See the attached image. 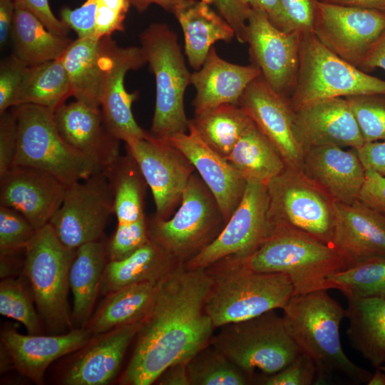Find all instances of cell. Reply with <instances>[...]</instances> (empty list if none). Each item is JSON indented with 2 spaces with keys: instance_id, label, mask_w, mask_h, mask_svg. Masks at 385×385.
Here are the masks:
<instances>
[{
  "instance_id": "6da1fadb",
  "label": "cell",
  "mask_w": 385,
  "mask_h": 385,
  "mask_svg": "<svg viewBox=\"0 0 385 385\" xmlns=\"http://www.w3.org/2000/svg\"><path fill=\"white\" fill-rule=\"evenodd\" d=\"M211 282L205 269L183 264L158 282L120 384H151L168 366L188 363L211 344L215 327L205 309Z\"/></svg>"
},
{
  "instance_id": "7a4b0ae2",
  "label": "cell",
  "mask_w": 385,
  "mask_h": 385,
  "mask_svg": "<svg viewBox=\"0 0 385 385\" xmlns=\"http://www.w3.org/2000/svg\"><path fill=\"white\" fill-rule=\"evenodd\" d=\"M282 309L289 334L317 369L318 384L334 376L368 384L373 373L351 361L342 349L339 325L345 309L327 289L293 295Z\"/></svg>"
},
{
  "instance_id": "3957f363",
  "label": "cell",
  "mask_w": 385,
  "mask_h": 385,
  "mask_svg": "<svg viewBox=\"0 0 385 385\" xmlns=\"http://www.w3.org/2000/svg\"><path fill=\"white\" fill-rule=\"evenodd\" d=\"M205 270L212 282L205 309L215 328L283 309L294 295L287 275L255 271L242 258L225 257Z\"/></svg>"
},
{
  "instance_id": "277c9868",
  "label": "cell",
  "mask_w": 385,
  "mask_h": 385,
  "mask_svg": "<svg viewBox=\"0 0 385 385\" xmlns=\"http://www.w3.org/2000/svg\"><path fill=\"white\" fill-rule=\"evenodd\" d=\"M243 260L255 271L287 275L294 295L326 289L328 277L346 269L343 257L331 245L289 227L277 229Z\"/></svg>"
},
{
  "instance_id": "5b68a950",
  "label": "cell",
  "mask_w": 385,
  "mask_h": 385,
  "mask_svg": "<svg viewBox=\"0 0 385 385\" xmlns=\"http://www.w3.org/2000/svg\"><path fill=\"white\" fill-rule=\"evenodd\" d=\"M141 48L155 76V105L150 133L168 140L188 131L190 120L184 108V94L191 83L178 36L167 24L154 23L140 34Z\"/></svg>"
},
{
  "instance_id": "8992f818",
  "label": "cell",
  "mask_w": 385,
  "mask_h": 385,
  "mask_svg": "<svg viewBox=\"0 0 385 385\" xmlns=\"http://www.w3.org/2000/svg\"><path fill=\"white\" fill-rule=\"evenodd\" d=\"M13 108L18 125L14 165L46 171L66 185L103 170L62 138L55 124L53 110L34 104Z\"/></svg>"
},
{
  "instance_id": "52a82bcc",
  "label": "cell",
  "mask_w": 385,
  "mask_h": 385,
  "mask_svg": "<svg viewBox=\"0 0 385 385\" xmlns=\"http://www.w3.org/2000/svg\"><path fill=\"white\" fill-rule=\"evenodd\" d=\"M24 271L41 319L53 333L72 327L68 292L76 250L58 239L50 223L36 230L24 249Z\"/></svg>"
},
{
  "instance_id": "ba28073f",
  "label": "cell",
  "mask_w": 385,
  "mask_h": 385,
  "mask_svg": "<svg viewBox=\"0 0 385 385\" xmlns=\"http://www.w3.org/2000/svg\"><path fill=\"white\" fill-rule=\"evenodd\" d=\"M221 327L211 344L252 380L255 370L274 374L301 353L274 310Z\"/></svg>"
},
{
  "instance_id": "9c48e42d",
  "label": "cell",
  "mask_w": 385,
  "mask_h": 385,
  "mask_svg": "<svg viewBox=\"0 0 385 385\" xmlns=\"http://www.w3.org/2000/svg\"><path fill=\"white\" fill-rule=\"evenodd\" d=\"M180 204L172 217L148 220V231L150 240L184 265L218 236L226 222L215 198L195 173Z\"/></svg>"
},
{
  "instance_id": "30bf717a",
  "label": "cell",
  "mask_w": 385,
  "mask_h": 385,
  "mask_svg": "<svg viewBox=\"0 0 385 385\" xmlns=\"http://www.w3.org/2000/svg\"><path fill=\"white\" fill-rule=\"evenodd\" d=\"M366 94L385 95V81L339 57L313 32L302 34L297 83L289 99L294 111L317 101Z\"/></svg>"
},
{
  "instance_id": "8fae6325",
  "label": "cell",
  "mask_w": 385,
  "mask_h": 385,
  "mask_svg": "<svg viewBox=\"0 0 385 385\" xmlns=\"http://www.w3.org/2000/svg\"><path fill=\"white\" fill-rule=\"evenodd\" d=\"M269 215L276 229L289 227L331 245L334 200L302 170L286 166L267 184Z\"/></svg>"
},
{
  "instance_id": "7c38bea8",
  "label": "cell",
  "mask_w": 385,
  "mask_h": 385,
  "mask_svg": "<svg viewBox=\"0 0 385 385\" xmlns=\"http://www.w3.org/2000/svg\"><path fill=\"white\" fill-rule=\"evenodd\" d=\"M276 230L269 215L266 185L248 180L241 201L221 232L184 266L189 270L205 269L225 257L246 258Z\"/></svg>"
},
{
  "instance_id": "4fadbf2b",
  "label": "cell",
  "mask_w": 385,
  "mask_h": 385,
  "mask_svg": "<svg viewBox=\"0 0 385 385\" xmlns=\"http://www.w3.org/2000/svg\"><path fill=\"white\" fill-rule=\"evenodd\" d=\"M111 214L113 195L104 170L67 185L63 202L49 223L66 247L99 240Z\"/></svg>"
},
{
  "instance_id": "5bb4252c",
  "label": "cell",
  "mask_w": 385,
  "mask_h": 385,
  "mask_svg": "<svg viewBox=\"0 0 385 385\" xmlns=\"http://www.w3.org/2000/svg\"><path fill=\"white\" fill-rule=\"evenodd\" d=\"M302 34L284 32L274 26L267 14L252 9L245 30L252 64L257 67L276 93L289 99L297 86Z\"/></svg>"
},
{
  "instance_id": "9a60e30c",
  "label": "cell",
  "mask_w": 385,
  "mask_h": 385,
  "mask_svg": "<svg viewBox=\"0 0 385 385\" xmlns=\"http://www.w3.org/2000/svg\"><path fill=\"white\" fill-rule=\"evenodd\" d=\"M384 31L385 11L318 2L313 34L329 50L359 69Z\"/></svg>"
},
{
  "instance_id": "2e32d148",
  "label": "cell",
  "mask_w": 385,
  "mask_h": 385,
  "mask_svg": "<svg viewBox=\"0 0 385 385\" xmlns=\"http://www.w3.org/2000/svg\"><path fill=\"white\" fill-rule=\"evenodd\" d=\"M103 38L101 56L102 84L100 108L109 132L127 143L146 137L149 133L136 122L132 113L137 93H128L124 85L125 74L147 63L143 48L120 47L111 36Z\"/></svg>"
},
{
  "instance_id": "e0dca14e",
  "label": "cell",
  "mask_w": 385,
  "mask_h": 385,
  "mask_svg": "<svg viewBox=\"0 0 385 385\" xmlns=\"http://www.w3.org/2000/svg\"><path fill=\"white\" fill-rule=\"evenodd\" d=\"M125 145L151 190L155 217L169 218L180 203L183 190L195 173L194 166L169 140L155 138L150 133Z\"/></svg>"
},
{
  "instance_id": "ac0fdd59",
  "label": "cell",
  "mask_w": 385,
  "mask_h": 385,
  "mask_svg": "<svg viewBox=\"0 0 385 385\" xmlns=\"http://www.w3.org/2000/svg\"><path fill=\"white\" fill-rule=\"evenodd\" d=\"M239 106L274 145L286 165L303 171L306 150L289 99L272 90L260 75L247 87Z\"/></svg>"
},
{
  "instance_id": "d6986e66",
  "label": "cell",
  "mask_w": 385,
  "mask_h": 385,
  "mask_svg": "<svg viewBox=\"0 0 385 385\" xmlns=\"http://www.w3.org/2000/svg\"><path fill=\"white\" fill-rule=\"evenodd\" d=\"M66 187L46 171L14 165L0 177V205L17 210L38 230L58 210Z\"/></svg>"
},
{
  "instance_id": "ffe728a7",
  "label": "cell",
  "mask_w": 385,
  "mask_h": 385,
  "mask_svg": "<svg viewBox=\"0 0 385 385\" xmlns=\"http://www.w3.org/2000/svg\"><path fill=\"white\" fill-rule=\"evenodd\" d=\"M331 245L343 257L346 269L364 261L385 257V215L359 201L334 202Z\"/></svg>"
},
{
  "instance_id": "44dd1931",
  "label": "cell",
  "mask_w": 385,
  "mask_h": 385,
  "mask_svg": "<svg viewBox=\"0 0 385 385\" xmlns=\"http://www.w3.org/2000/svg\"><path fill=\"white\" fill-rule=\"evenodd\" d=\"M189 160L215 198L225 222L237 207L247 180L228 160L209 147L189 124L168 140Z\"/></svg>"
},
{
  "instance_id": "7402d4cb",
  "label": "cell",
  "mask_w": 385,
  "mask_h": 385,
  "mask_svg": "<svg viewBox=\"0 0 385 385\" xmlns=\"http://www.w3.org/2000/svg\"><path fill=\"white\" fill-rule=\"evenodd\" d=\"M294 111L297 131L306 151L322 145L357 148L364 143L356 118L345 98L314 101Z\"/></svg>"
},
{
  "instance_id": "603a6c76",
  "label": "cell",
  "mask_w": 385,
  "mask_h": 385,
  "mask_svg": "<svg viewBox=\"0 0 385 385\" xmlns=\"http://www.w3.org/2000/svg\"><path fill=\"white\" fill-rule=\"evenodd\" d=\"M53 115L62 138L103 170L120 156V140L108 130L101 108L75 101L61 105Z\"/></svg>"
},
{
  "instance_id": "cb8c5ba5",
  "label": "cell",
  "mask_w": 385,
  "mask_h": 385,
  "mask_svg": "<svg viewBox=\"0 0 385 385\" xmlns=\"http://www.w3.org/2000/svg\"><path fill=\"white\" fill-rule=\"evenodd\" d=\"M92 334L85 328L67 333L44 336L24 335L14 330L1 334L3 346L14 367L22 374L40 384L47 367L57 359L87 345Z\"/></svg>"
},
{
  "instance_id": "d4e9b609",
  "label": "cell",
  "mask_w": 385,
  "mask_h": 385,
  "mask_svg": "<svg viewBox=\"0 0 385 385\" xmlns=\"http://www.w3.org/2000/svg\"><path fill=\"white\" fill-rule=\"evenodd\" d=\"M303 172L335 202L353 203L358 200L365 168L355 148L348 150L336 145L309 148Z\"/></svg>"
},
{
  "instance_id": "484cf974",
  "label": "cell",
  "mask_w": 385,
  "mask_h": 385,
  "mask_svg": "<svg viewBox=\"0 0 385 385\" xmlns=\"http://www.w3.org/2000/svg\"><path fill=\"white\" fill-rule=\"evenodd\" d=\"M261 75L255 66H241L220 57L212 46L202 67L191 75L196 90L192 102L195 113L222 104L239 106L250 83Z\"/></svg>"
},
{
  "instance_id": "4316f807",
  "label": "cell",
  "mask_w": 385,
  "mask_h": 385,
  "mask_svg": "<svg viewBox=\"0 0 385 385\" xmlns=\"http://www.w3.org/2000/svg\"><path fill=\"white\" fill-rule=\"evenodd\" d=\"M140 321L106 333L80 356L66 373V385H105L116 376L125 352L136 337Z\"/></svg>"
},
{
  "instance_id": "83f0119b",
  "label": "cell",
  "mask_w": 385,
  "mask_h": 385,
  "mask_svg": "<svg viewBox=\"0 0 385 385\" xmlns=\"http://www.w3.org/2000/svg\"><path fill=\"white\" fill-rule=\"evenodd\" d=\"M181 264L150 239L128 257L106 263L100 292L107 295L132 284L145 282H158Z\"/></svg>"
},
{
  "instance_id": "f1b7e54d",
  "label": "cell",
  "mask_w": 385,
  "mask_h": 385,
  "mask_svg": "<svg viewBox=\"0 0 385 385\" xmlns=\"http://www.w3.org/2000/svg\"><path fill=\"white\" fill-rule=\"evenodd\" d=\"M210 5L196 0L174 14L183 32L188 63L196 71L202 67L216 41L230 42L235 36L229 23Z\"/></svg>"
},
{
  "instance_id": "f546056e",
  "label": "cell",
  "mask_w": 385,
  "mask_h": 385,
  "mask_svg": "<svg viewBox=\"0 0 385 385\" xmlns=\"http://www.w3.org/2000/svg\"><path fill=\"white\" fill-rule=\"evenodd\" d=\"M345 317L351 346L373 367L385 364V299L378 297L349 298Z\"/></svg>"
},
{
  "instance_id": "4dcf8cb0",
  "label": "cell",
  "mask_w": 385,
  "mask_h": 385,
  "mask_svg": "<svg viewBox=\"0 0 385 385\" xmlns=\"http://www.w3.org/2000/svg\"><path fill=\"white\" fill-rule=\"evenodd\" d=\"M106 265L105 246L100 240L76 249L69 272V285L73 295L71 320L76 328H84L88 323Z\"/></svg>"
},
{
  "instance_id": "1f68e13d",
  "label": "cell",
  "mask_w": 385,
  "mask_h": 385,
  "mask_svg": "<svg viewBox=\"0 0 385 385\" xmlns=\"http://www.w3.org/2000/svg\"><path fill=\"white\" fill-rule=\"evenodd\" d=\"M103 38H77L61 57L76 101L100 108Z\"/></svg>"
},
{
  "instance_id": "d6a6232c",
  "label": "cell",
  "mask_w": 385,
  "mask_h": 385,
  "mask_svg": "<svg viewBox=\"0 0 385 385\" xmlns=\"http://www.w3.org/2000/svg\"><path fill=\"white\" fill-rule=\"evenodd\" d=\"M14 3V54L29 66L61 58L73 40L50 31L27 8Z\"/></svg>"
},
{
  "instance_id": "836d02e7",
  "label": "cell",
  "mask_w": 385,
  "mask_h": 385,
  "mask_svg": "<svg viewBox=\"0 0 385 385\" xmlns=\"http://www.w3.org/2000/svg\"><path fill=\"white\" fill-rule=\"evenodd\" d=\"M227 159L247 181L265 185L287 166L279 151L252 118Z\"/></svg>"
},
{
  "instance_id": "e575fe53",
  "label": "cell",
  "mask_w": 385,
  "mask_h": 385,
  "mask_svg": "<svg viewBox=\"0 0 385 385\" xmlns=\"http://www.w3.org/2000/svg\"><path fill=\"white\" fill-rule=\"evenodd\" d=\"M158 282H145L119 289L108 294L88 324L92 335H100L142 319L147 313Z\"/></svg>"
},
{
  "instance_id": "d590c367",
  "label": "cell",
  "mask_w": 385,
  "mask_h": 385,
  "mask_svg": "<svg viewBox=\"0 0 385 385\" xmlns=\"http://www.w3.org/2000/svg\"><path fill=\"white\" fill-rule=\"evenodd\" d=\"M103 170L113 195V214L118 223L134 222L145 216L144 198L148 185L133 157L127 153Z\"/></svg>"
},
{
  "instance_id": "8d00e7d4",
  "label": "cell",
  "mask_w": 385,
  "mask_h": 385,
  "mask_svg": "<svg viewBox=\"0 0 385 385\" xmlns=\"http://www.w3.org/2000/svg\"><path fill=\"white\" fill-rule=\"evenodd\" d=\"M250 120L240 106L222 104L195 113L190 124L209 147L227 158Z\"/></svg>"
},
{
  "instance_id": "74e56055",
  "label": "cell",
  "mask_w": 385,
  "mask_h": 385,
  "mask_svg": "<svg viewBox=\"0 0 385 385\" xmlns=\"http://www.w3.org/2000/svg\"><path fill=\"white\" fill-rule=\"evenodd\" d=\"M69 96L71 91L68 76L59 58L28 67L16 106L34 104L54 111Z\"/></svg>"
},
{
  "instance_id": "f35d334b",
  "label": "cell",
  "mask_w": 385,
  "mask_h": 385,
  "mask_svg": "<svg viewBox=\"0 0 385 385\" xmlns=\"http://www.w3.org/2000/svg\"><path fill=\"white\" fill-rule=\"evenodd\" d=\"M329 289L339 290L346 299H385V257L369 259L332 274L326 282V289Z\"/></svg>"
},
{
  "instance_id": "ab89813d",
  "label": "cell",
  "mask_w": 385,
  "mask_h": 385,
  "mask_svg": "<svg viewBox=\"0 0 385 385\" xmlns=\"http://www.w3.org/2000/svg\"><path fill=\"white\" fill-rule=\"evenodd\" d=\"M190 385H245L252 379L212 344L188 363Z\"/></svg>"
},
{
  "instance_id": "60d3db41",
  "label": "cell",
  "mask_w": 385,
  "mask_h": 385,
  "mask_svg": "<svg viewBox=\"0 0 385 385\" xmlns=\"http://www.w3.org/2000/svg\"><path fill=\"white\" fill-rule=\"evenodd\" d=\"M33 299L19 280L6 279L1 282V314L21 322L29 334H42L41 319L34 309Z\"/></svg>"
},
{
  "instance_id": "b9f144b4",
  "label": "cell",
  "mask_w": 385,
  "mask_h": 385,
  "mask_svg": "<svg viewBox=\"0 0 385 385\" xmlns=\"http://www.w3.org/2000/svg\"><path fill=\"white\" fill-rule=\"evenodd\" d=\"M345 98L356 118L364 143L385 140V95L366 94Z\"/></svg>"
},
{
  "instance_id": "7bdbcfd3",
  "label": "cell",
  "mask_w": 385,
  "mask_h": 385,
  "mask_svg": "<svg viewBox=\"0 0 385 385\" xmlns=\"http://www.w3.org/2000/svg\"><path fill=\"white\" fill-rule=\"evenodd\" d=\"M36 230L17 210L0 205V253L11 255L25 249Z\"/></svg>"
},
{
  "instance_id": "ee69618b",
  "label": "cell",
  "mask_w": 385,
  "mask_h": 385,
  "mask_svg": "<svg viewBox=\"0 0 385 385\" xmlns=\"http://www.w3.org/2000/svg\"><path fill=\"white\" fill-rule=\"evenodd\" d=\"M149 240L148 219L146 216L134 222L118 223L108 247L110 261L128 257Z\"/></svg>"
},
{
  "instance_id": "f6af8a7d",
  "label": "cell",
  "mask_w": 385,
  "mask_h": 385,
  "mask_svg": "<svg viewBox=\"0 0 385 385\" xmlns=\"http://www.w3.org/2000/svg\"><path fill=\"white\" fill-rule=\"evenodd\" d=\"M29 66L15 54L0 66V115L16 106L24 74Z\"/></svg>"
},
{
  "instance_id": "bcb514c9",
  "label": "cell",
  "mask_w": 385,
  "mask_h": 385,
  "mask_svg": "<svg viewBox=\"0 0 385 385\" xmlns=\"http://www.w3.org/2000/svg\"><path fill=\"white\" fill-rule=\"evenodd\" d=\"M257 381L265 385H311L318 382V371L313 361L300 353L280 371L259 378Z\"/></svg>"
},
{
  "instance_id": "7dc6e473",
  "label": "cell",
  "mask_w": 385,
  "mask_h": 385,
  "mask_svg": "<svg viewBox=\"0 0 385 385\" xmlns=\"http://www.w3.org/2000/svg\"><path fill=\"white\" fill-rule=\"evenodd\" d=\"M130 5L129 0H98L94 38L100 39L123 31Z\"/></svg>"
},
{
  "instance_id": "c3c4849f",
  "label": "cell",
  "mask_w": 385,
  "mask_h": 385,
  "mask_svg": "<svg viewBox=\"0 0 385 385\" xmlns=\"http://www.w3.org/2000/svg\"><path fill=\"white\" fill-rule=\"evenodd\" d=\"M284 14L282 31L312 32L318 0H280Z\"/></svg>"
},
{
  "instance_id": "681fc988",
  "label": "cell",
  "mask_w": 385,
  "mask_h": 385,
  "mask_svg": "<svg viewBox=\"0 0 385 385\" xmlns=\"http://www.w3.org/2000/svg\"><path fill=\"white\" fill-rule=\"evenodd\" d=\"M18 125L14 108L0 115V177L15 165Z\"/></svg>"
},
{
  "instance_id": "f907efd6",
  "label": "cell",
  "mask_w": 385,
  "mask_h": 385,
  "mask_svg": "<svg viewBox=\"0 0 385 385\" xmlns=\"http://www.w3.org/2000/svg\"><path fill=\"white\" fill-rule=\"evenodd\" d=\"M357 200L385 215V176L374 170L365 169L364 180Z\"/></svg>"
},
{
  "instance_id": "816d5d0a",
  "label": "cell",
  "mask_w": 385,
  "mask_h": 385,
  "mask_svg": "<svg viewBox=\"0 0 385 385\" xmlns=\"http://www.w3.org/2000/svg\"><path fill=\"white\" fill-rule=\"evenodd\" d=\"M27 8L50 31L67 36L70 29L52 12L48 0H14Z\"/></svg>"
},
{
  "instance_id": "f5cc1de1",
  "label": "cell",
  "mask_w": 385,
  "mask_h": 385,
  "mask_svg": "<svg viewBox=\"0 0 385 385\" xmlns=\"http://www.w3.org/2000/svg\"><path fill=\"white\" fill-rule=\"evenodd\" d=\"M355 149L365 169L385 176V140L366 142Z\"/></svg>"
},
{
  "instance_id": "db71d44e",
  "label": "cell",
  "mask_w": 385,
  "mask_h": 385,
  "mask_svg": "<svg viewBox=\"0 0 385 385\" xmlns=\"http://www.w3.org/2000/svg\"><path fill=\"white\" fill-rule=\"evenodd\" d=\"M214 4L220 15L233 26L240 24L246 18L248 6L241 0H202Z\"/></svg>"
},
{
  "instance_id": "11a10c76",
  "label": "cell",
  "mask_w": 385,
  "mask_h": 385,
  "mask_svg": "<svg viewBox=\"0 0 385 385\" xmlns=\"http://www.w3.org/2000/svg\"><path fill=\"white\" fill-rule=\"evenodd\" d=\"M252 9L262 11L267 14L271 23L282 31L284 14L280 0H241Z\"/></svg>"
},
{
  "instance_id": "9f6ffc18",
  "label": "cell",
  "mask_w": 385,
  "mask_h": 385,
  "mask_svg": "<svg viewBox=\"0 0 385 385\" xmlns=\"http://www.w3.org/2000/svg\"><path fill=\"white\" fill-rule=\"evenodd\" d=\"M161 385H190L187 363H177L168 366L158 377Z\"/></svg>"
},
{
  "instance_id": "6f0895ef",
  "label": "cell",
  "mask_w": 385,
  "mask_h": 385,
  "mask_svg": "<svg viewBox=\"0 0 385 385\" xmlns=\"http://www.w3.org/2000/svg\"><path fill=\"white\" fill-rule=\"evenodd\" d=\"M14 11V0H0V46L1 48L4 47L11 35Z\"/></svg>"
},
{
  "instance_id": "680465c9",
  "label": "cell",
  "mask_w": 385,
  "mask_h": 385,
  "mask_svg": "<svg viewBox=\"0 0 385 385\" xmlns=\"http://www.w3.org/2000/svg\"><path fill=\"white\" fill-rule=\"evenodd\" d=\"M376 68L385 71V31L369 51L360 69L366 71Z\"/></svg>"
},
{
  "instance_id": "91938a15",
  "label": "cell",
  "mask_w": 385,
  "mask_h": 385,
  "mask_svg": "<svg viewBox=\"0 0 385 385\" xmlns=\"http://www.w3.org/2000/svg\"><path fill=\"white\" fill-rule=\"evenodd\" d=\"M139 12H143L152 4H155L163 9L173 13L191 4L196 0H129Z\"/></svg>"
},
{
  "instance_id": "94428289",
  "label": "cell",
  "mask_w": 385,
  "mask_h": 385,
  "mask_svg": "<svg viewBox=\"0 0 385 385\" xmlns=\"http://www.w3.org/2000/svg\"><path fill=\"white\" fill-rule=\"evenodd\" d=\"M319 1L343 6H357L385 11V0H319Z\"/></svg>"
},
{
  "instance_id": "6125c7cd",
  "label": "cell",
  "mask_w": 385,
  "mask_h": 385,
  "mask_svg": "<svg viewBox=\"0 0 385 385\" xmlns=\"http://www.w3.org/2000/svg\"><path fill=\"white\" fill-rule=\"evenodd\" d=\"M368 385H385V372L380 368H376L373 373Z\"/></svg>"
}]
</instances>
